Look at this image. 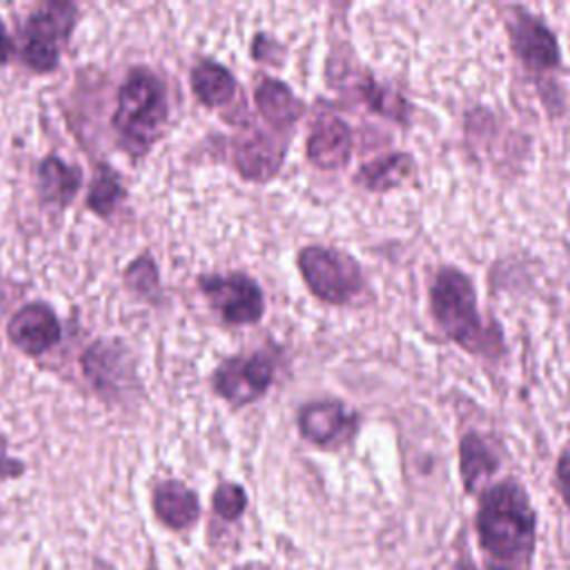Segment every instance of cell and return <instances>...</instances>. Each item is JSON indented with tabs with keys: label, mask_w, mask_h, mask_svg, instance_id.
Listing matches in <instances>:
<instances>
[{
	"label": "cell",
	"mask_w": 570,
	"mask_h": 570,
	"mask_svg": "<svg viewBox=\"0 0 570 570\" xmlns=\"http://www.w3.org/2000/svg\"><path fill=\"white\" fill-rule=\"evenodd\" d=\"M485 570H530L537 543V512L514 479L490 485L474 517Z\"/></svg>",
	"instance_id": "cell-1"
},
{
	"label": "cell",
	"mask_w": 570,
	"mask_h": 570,
	"mask_svg": "<svg viewBox=\"0 0 570 570\" xmlns=\"http://www.w3.org/2000/svg\"><path fill=\"white\" fill-rule=\"evenodd\" d=\"M430 312L443 336L461 350L485 361H499L505 354L499 325L483 323L474 285L459 267L445 265L436 272L430 285Z\"/></svg>",
	"instance_id": "cell-2"
},
{
	"label": "cell",
	"mask_w": 570,
	"mask_h": 570,
	"mask_svg": "<svg viewBox=\"0 0 570 570\" xmlns=\"http://www.w3.org/2000/svg\"><path fill=\"white\" fill-rule=\"evenodd\" d=\"M169 118L165 80L149 67L136 65L127 71L116 94L111 131L118 147L136 163L158 142Z\"/></svg>",
	"instance_id": "cell-3"
},
{
	"label": "cell",
	"mask_w": 570,
	"mask_h": 570,
	"mask_svg": "<svg viewBox=\"0 0 570 570\" xmlns=\"http://www.w3.org/2000/svg\"><path fill=\"white\" fill-rule=\"evenodd\" d=\"M296 265L307 289L323 303L347 305L363 292L361 265L343 249L307 245L298 252Z\"/></svg>",
	"instance_id": "cell-4"
},
{
	"label": "cell",
	"mask_w": 570,
	"mask_h": 570,
	"mask_svg": "<svg viewBox=\"0 0 570 570\" xmlns=\"http://www.w3.org/2000/svg\"><path fill=\"white\" fill-rule=\"evenodd\" d=\"M78 20L73 2H45L36 7L24 24L20 38V60L33 73H51L60 62V49L69 40Z\"/></svg>",
	"instance_id": "cell-5"
},
{
	"label": "cell",
	"mask_w": 570,
	"mask_h": 570,
	"mask_svg": "<svg viewBox=\"0 0 570 570\" xmlns=\"http://www.w3.org/2000/svg\"><path fill=\"white\" fill-rule=\"evenodd\" d=\"M80 367L91 387L107 401H122L125 394L140 390L136 358L120 338L91 343L80 356Z\"/></svg>",
	"instance_id": "cell-6"
},
{
	"label": "cell",
	"mask_w": 570,
	"mask_h": 570,
	"mask_svg": "<svg viewBox=\"0 0 570 570\" xmlns=\"http://www.w3.org/2000/svg\"><path fill=\"white\" fill-rule=\"evenodd\" d=\"M198 287L227 325H254L265 314L261 285L243 274H200Z\"/></svg>",
	"instance_id": "cell-7"
},
{
	"label": "cell",
	"mask_w": 570,
	"mask_h": 570,
	"mask_svg": "<svg viewBox=\"0 0 570 570\" xmlns=\"http://www.w3.org/2000/svg\"><path fill=\"white\" fill-rule=\"evenodd\" d=\"M274 376L276 363L272 354H236L218 363L212 374V387L232 407H243L258 401L274 383Z\"/></svg>",
	"instance_id": "cell-8"
},
{
	"label": "cell",
	"mask_w": 570,
	"mask_h": 570,
	"mask_svg": "<svg viewBox=\"0 0 570 570\" xmlns=\"http://www.w3.org/2000/svg\"><path fill=\"white\" fill-rule=\"evenodd\" d=\"M510 47L530 71H550L561 65V49L552 29L523 7H510L505 18Z\"/></svg>",
	"instance_id": "cell-9"
},
{
	"label": "cell",
	"mask_w": 570,
	"mask_h": 570,
	"mask_svg": "<svg viewBox=\"0 0 570 570\" xmlns=\"http://www.w3.org/2000/svg\"><path fill=\"white\" fill-rule=\"evenodd\" d=\"M361 416L338 399H314L298 407L296 425L305 441L318 448H341L358 430Z\"/></svg>",
	"instance_id": "cell-10"
},
{
	"label": "cell",
	"mask_w": 570,
	"mask_h": 570,
	"mask_svg": "<svg viewBox=\"0 0 570 570\" xmlns=\"http://www.w3.org/2000/svg\"><path fill=\"white\" fill-rule=\"evenodd\" d=\"M287 138H278L269 131L249 127L232 145V160L236 171L245 180L267 183L272 180L285 160Z\"/></svg>",
	"instance_id": "cell-11"
},
{
	"label": "cell",
	"mask_w": 570,
	"mask_h": 570,
	"mask_svg": "<svg viewBox=\"0 0 570 570\" xmlns=\"http://www.w3.org/2000/svg\"><path fill=\"white\" fill-rule=\"evenodd\" d=\"M60 334L62 325L53 307L45 301L24 303L7 323L9 343L33 358L49 352L60 341Z\"/></svg>",
	"instance_id": "cell-12"
},
{
	"label": "cell",
	"mask_w": 570,
	"mask_h": 570,
	"mask_svg": "<svg viewBox=\"0 0 570 570\" xmlns=\"http://www.w3.org/2000/svg\"><path fill=\"white\" fill-rule=\"evenodd\" d=\"M354 149L350 125L336 114H321L307 136L305 154L318 169H341L347 165Z\"/></svg>",
	"instance_id": "cell-13"
},
{
	"label": "cell",
	"mask_w": 570,
	"mask_h": 570,
	"mask_svg": "<svg viewBox=\"0 0 570 570\" xmlns=\"http://www.w3.org/2000/svg\"><path fill=\"white\" fill-rule=\"evenodd\" d=\"M149 503L156 521L171 532L189 530L200 519L198 492L180 479L156 481L151 485Z\"/></svg>",
	"instance_id": "cell-14"
},
{
	"label": "cell",
	"mask_w": 570,
	"mask_h": 570,
	"mask_svg": "<svg viewBox=\"0 0 570 570\" xmlns=\"http://www.w3.org/2000/svg\"><path fill=\"white\" fill-rule=\"evenodd\" d=\"M38 196L42 205L67 209L82 187V169L62 160L58 154H47L38 167Z\"/></svg>",
	"instance_id": "cell-15"
},
{
	"label": "cell",
	"mask_w": 570,
	"mask_h": 570,
	"mask_svg": "<svg viewBox=\"0 0 570 570\" xmlns=\"http://www.w3.org/2000/svg\"><path fill=\"white\" fill-rule=\"evenodd\" d=\"M258 114L276 131L292 129L305 114V102L278 78H263L254 89Z\"/></svg>",
	"instance_id": "cell-16"
},
{
	"label": "cell",
	"mask_w": 570,
	"mask_h": 570,
	"mask_svg": "<svg viewBox=\"0 0 570 570\" xmlns=\"http://www.w3.org/2000/svg\"><path fill=\"white\" fill-rule=\"evenodd\" d=\"M501 468V459L497 450L490 445L485 436L479 432H465L459 441V472L463 481V490L468 494H476L481 485L497 474Z\"/></svg>",
	"instance_id": "cell-17"
},
{
	"label": "cell",
	"mask_w": 570,
	"mask_h": 570,
	"mask_svg": "<svg viewBox=\"0 0 570 570\" xmlns=\"http://www.w3.org/2000/svg\"><path fill=\"white\" fill-rule=\"evenodd\" d=\"M189 85L196 100L209 109L229 105L238 94V82L234 73L212 58H203L191 67Z\"/></svg>",
	"instance_id": "cell-18"
},
{
	"label": "cell",
	"mask_w": 570,
	"mask_h": 570,
	"mask_svg": "<svg viewBox=\"0 0 570 570\" xmlns=\"http://www.w3.org/2000/svg\"><path fill=\"white\" fill-rule=\"evenodd\" d=\"M416 171L414 158L405 151H392L385 154L367 165H361L354 174V183L365 187L367 191H390L394 187H401L407 178H412Z\"/></svg>",
	"instance_id": "cell-19"
},
{
	"label": "cell",
	"mask_w": 570,
	"mask_h": 570,
	"mask_svg": "<svg viewBox=\"0 0 570 570\" xmlns=\"http://www.w3.org/2000/svg\"><path fill=\"white\" fill-rule=\"evenodd\" d=\"M127 198V187L120 180V174L109 167V165H98L91 183H89V191H87V200L85 205L100 218H109L116 214L118 205Z\"/></svg>",
	"instance_id": "cell-20"
},
{
	"label": "cell",
	"mask_w": 570,
	"mask_h": 570,
	"mask_svg": "<svg viewBox=\"0 0 570 570\" xmlns=\"http://www.w3.org/2000/svg\"><path fill=\"white\" fill-rule=\"evenodd\" d=\"M358 94L363 96V100L367 102V107L372 111H376L390 120H396V122L410 120V105L405 102V98L401 94H396L394 89L374 82L370 76H365L361 80Z\"/></svg>",
	"instance_id": "cell-21"
},
{
	"label": "cell",
	"mask_w": 570,
	"mask_h": 570,
	"mask_svg": "<svg viewBox=\"0 0 570 570\" xmlns=\"http://www.w3.org/2000/svg\"><path fill=\"white\" fill-rule=\"evenodd\" d=\"M122 281L131 292H136L142 298H156V294L160 289V274H158V267H156V263L149 254L136 256L127 265V269L122 274Z\"/></svg>",
	"instance_id": "cell-22"
},
{
	"label": "cell",
	"mask_w": 570,
	"mask_h": 570,
	"mask_svg": "<svg viewBox=\"0 0 570 570\" xmlns=\"http://www.w3.org/2000/svg\"><path fill=\"white\" fill-rule=\"evenodd\" d=\"M247 510V492L234 481H220L212 492V512L223 521H238Z\"/></svg>",
	"instance_id": "cell-23"
},
{
	"label": "cell",
	"mask_w": 570,
	"mask_h": 570,
	"mask_svg": "<svg viewBox=\"0 0 570 570\" xmlns=\"http://www.w3.org/2000/svg\"><path fill=\"white\" fill-rule=\"evenodd\" d=\"M24 472H27L24 461L9 454V443H7L4 434H0V483L20 479V476H24Z\"/></svg>",
	"instance_id": "cell-24"
},
{
	"label": "cell",
	"mask_w": 570,
	"mask_h": 570,
	"mask_svg": "<svg viewBox=\"0 0 570 570\" xmlns=\"http://www.w3.org/2000/svg\"><path fill=\"white\" fill-rule=\"evenodd\" d=\"M554 476H557V488H559V494L563 499V503L568 505L570 510V450H566L559 461H557V470H554Z\"/></svg>",
	"instance_id": "cell-25"
},
{
	"label": "cell",
	"mask_w": 570,
	"mask_h": 570,
	"mask_svg": "<svg viewBox=\"0 0 570 570\" xmlns=\"http://www.w3.org/2000/svg\"><path fill=\"white\" fill-rule=\"evenodd\" d=\"M13 53H16V45H13L11 36H9L7 27L0 20V67L7 65L13 58Z\"/></svg>",
	"instance_id": "cell-26"
},
{
	"label": "cell",
	"mask_w": 570,
	"mask_h": 570,
	"mask_svg": "<svg viewBox=\"0 0 570 570\" xmlns=\"http://www.w3.org/2000/svg\"><path fill=\"white\" fill-rule=\"evenodd\" d=\"M232 570H269V566L261 563V561H247V563H240V566H234Z\"/></svg>",
	"instance_id": "cell-27"
},
{
	"label": "cell",
	"mask_w": 570,
	"mask_h": 570,
	"mask_svg": "<svg viewBox=\"0 0 570 570\" xmlns=\"http://www.w3.org/2000/svg\"><path fill=\"white\" fill-rule=\"evenodd\" d=\"M145 570H160V566H158V561H156V554H154V550H149V552H147Z\"/></svg>",
	"instance_id": "cell-28"
}]
</instances>
